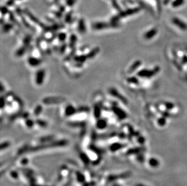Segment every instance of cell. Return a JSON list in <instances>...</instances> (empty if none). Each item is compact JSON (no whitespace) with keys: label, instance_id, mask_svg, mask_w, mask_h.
<instances>
[{"label":"cell","instance_id":"cell-20","mask_svg":"<svg viewBox=\"0 0 187 186\" xmlns=\"http://www.w3.org/2000/svg\"><path fill=\"white\" fill-rule=\"evenodd\" d=\"M112 186H122L119 185V184H117V183H116V184H115V183H114V184H112Z\"/></svg>","mask_w":187,"mask_h":186},{"label":"cell","instance_id":"cell-12","mask_svg":"<svg viewBox=\"0 0 187 186\" xmlns=\"http://www.w3.org/2000/svg\"><path fill=\"white\" fill-rule=\"evenodd\" d=\"M128 82L131 83H135V84H137L139 83V80L136 77H129L128 79H127Z\"/></svg>","mask_w":187,"mask_h":186},{"label":"cell","instance_id":"cell-18","mask_svg":"<svg viewBox=\"0 0 187 186\" xmlns=\"http://www.w3.org/2000/svg\"><path fill=\"white\" fill-rule=\"evenodd\" d=\"M157 2V4H158V11L161 12V1L159 0H156Z\"/></svg>","mask_w":187,"mask_h":186},{"label":"cell","instance_id":"cell-8","mask_svg":"<svg viewBox=\"0 0 187 186\" xmlns=\"http://www.w3.org/2000/svg\"><path fill=\"white\" fill-rule=\"evenodd\" d=\"M44 75V73H43V71H39L38 73V74L37 76V82L38 84L42 83L41 82H42V79L41 77H43Z\"/></svg>","mask_w":187,"mask_h":186},{"label":"cell","instance_id":"cell-19","mask_svg":"<svg viewBox=\"0 0 187 186\" xmlns=\"http://www.w3.org/2000/svg\"><path fill=\"white\" fill-rule=\"evenodd\" d=\"M135 186H147L144 185L143 184H137L136 185H135Z\"/></svg>","mask_w":187,"mask_h":186},{"label":"cell","instance_id":"cell-9","mask_svg":"<svg viewBox=\"0 0 187 186\" xmlns=\"http://www.w3.org/2000/svg\"><path fill=\"white\" fill-rule=\"evenodd\" d=\"M107 126V123L105 122V120H100L98 121L97 124V126L98 128H99V129H104V128L106 127Z\"/></svg>","mask_w":187,"mask_h":186},{"label":"cell","instance_id":"cell-17","mask_svg":"<svg viewBox=\"0 0 187 186\" xmlns=\"http://www.w3.org/2000/svg\"><path fill=\"white\" fill-rule=\"evenodd\" d=\"M174 65H175V66H176V67L177 68L178 70H180V71H181V70H182V67L181 65H179V64H178L176 61H175V62H174Z\"/></svg>","mask_w":187,"mask_h":186},{"label":"cell","instance_id":"cell-14","mask_svg":"<svg viewBox=\"0 0 187 186\" xmlns=\"http://www.w3.org/2000/svg\"><path fill=\"white\" fill-rule=\"evenodd\" d=\"M74 108L72 106H69L66 110V114L67 115H72V114L74 113Z\"/></svg>","mask_w":187,"mask_h":186},{"label":"cell","instance_id":"cell-11","mask_svg":"<svg viewBox=\"0 0 187 186\" xmlns=\"http://www.w3.org/2000/svg\"><path fill=\"white\" fill-rule=\"evenodd\" d=\"M167 123V120H166V118L163 117H161L158 120V123L161 126H163L166 124Z\"/></svg>","mask_w":187,"mask_h":186},{"label":"cell","instance_id":"cell-15","mask_svg":"<svg viewBox=\"0 0 187 186\" xmlns=\"http://www.w3.org/2000/svg\"><path fill=\"white\" fill-rule=\"evenodd\" d=\"M182 64L183 65H186L187 64V55H184L182 58Z\"/></svg>","mask_w":187,"mask_h":186},{"label":"cell","instance_id":"cell-1","mask_svg":"<svg viewBox=\"0 0 187 186\" xmlns=\"http://www.w3.org/2000/svg\"><path fill=\"white\" fill-rule=\"evenodd\" d=\"M161 71V68L156 66L153 70H148V69H143L137 73L138 76L143 78H151L154 76L156 75Z\"/></svg>","mask_w":187,"mask_h":186},{"label":"cell","instance_id":"cell-13","mask_svg":"<svg viewBox=\"0 0 187 186\" xmlns=\"http://www.w3.org/2000/svg\"><path fill=\"white\" fill-rule=\"evenodd\" d=\"M164 105L165 106L166 108L168 110L172 109L174 108V106H175L174 104L171 103V102H165V103H164Z\"/></svg>","mask_w":187,"mask_h":186},{"label":"cell","instance_id":"cell-7","mask_svg":"<svg viewBox=\"0 0 187 186\" xmlns=\"http://www.w3.org/2000/svg\"><path fill=\"white\" fill-rule=\"evenodd\" d=\"M185 0H175L172 2V6L173 7H178L181 6L184 4Z\"/></svg>","mask_w":187,"mask_h":186},{"label":"cell","instance_id":"cell-6","mask_svg":"<svg viewBox=\"0 0 187 186\" xmlns=\"http://www.w3.org/2000/svg\"><path fill=\"white\" fill-rule=\"evenodd\" d=\"M148 163L150 166L152 167H157L159 165V161H158V159L155 158H151L148 160Z\"/></svg>","mask_w":187,"mask_h":186},{"label":"cell","instance_id":"cell-4","mask_svg":"<svg viewBox=\"0 0 187 186\" xmlns=\"http://www.w3.org/2000/svg\"><path fill=\"white\" fill-rule=\"evenodd\" d=\"M114 111L116 115H117L119 119H121V120H124V119H126L127 117V113L124 111H123L122 109H120L119 108H116L114 109Z\"/></svg>","mask_w":187,"mask_h":186},{"label":"cell","instance_id":"cell-5","mask_svg":"<svg viewBox=\"0 0 187 186\" xmlns=\"http://www.w3.org/2000/svg\"><path fill=\"white\" fill-rule=\"evenodd\" d=\"M142 62L141 61H135V62L133 63V64L131 65V66H130V69H129V71L128 72L129 73H132L133 72V71H135V70H136V69L139 66H140V65H141Z\"/></svg>","mask_w":187,"mask_h":186},{"label":"cell","instance_id":"cell-16","mask_svg":"<svg viewBox=\"0 0 187 186\" xmlns=\"http://www.w3.org/2000/svg\"><path fill=\"white\" fill-rule=\"evenodd\" d=\"M162 115H163V117H164L167 118V117H170V116H171V114L169 113L168 112H167V111H163V112H162Z\"/></svg>","mask_w":187,"mask_h":186},{"label":"cell","instance_id":"cell-3","mask_svg":"<svg viewBox=\"0 0 187 186\" xmlns=\"http://www.w3.org/2000/svg\"><path fill=\"white\" fill-rule=\"evenodd\" d=\"M158 33V29L156 28H153V29H150L145 34H144V39H147V40H150V39H152L154 38Z\"/></svg>","mask_w":187,"mask_h":186},{"label":"cell","instance_id":"cell-10","mask_svg":"<svg viewBox=\"0 0 187 186\" xmlns=\"http://www.w3.org/2000/svg\"><path fill=\"white\" fill-rule=\"evenodd\" d=\"M122 144H119V143H115V144H113L111 146V151H116L117 150L119 149L122 148Z\"/></svg>","mask_w":187,"mask_h":186},{"label":"cell","instance_id":"cell-2","mask_svg":"<svg viewBox=\"0 0 187 186\" xmlns=\"http://www.w3.org/2000/svg\"><path fill=\"white\" fill-rule=\"evenodd\" d=\"M171 21H172L174 25H176V27H177L178 28L181 29L183 31H187V24L185 22L182 21L180 19L176 17L173 18Z\"/></svg>","mask_w":187,"mask_h":186}]
</instances>
